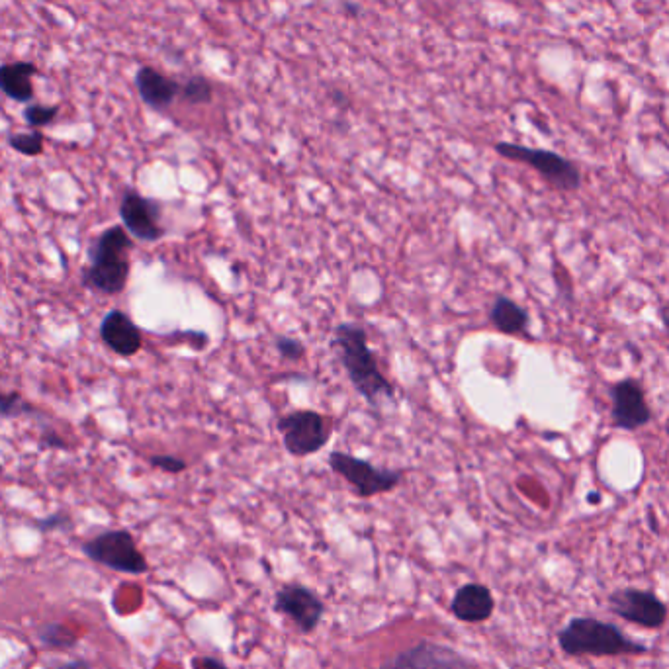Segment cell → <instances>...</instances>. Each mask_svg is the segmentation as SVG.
Masks as SVG:
<instances>
[{"instance_id": "1", "label": "cell", "mask_w": 669, "mask_h": 669, "mask_svg": "<svg viewBox=\"0 0 669 669\" xmlns=\"http://www.w3.org/2000/svg\"><path fill=\"white\" fill-rule=\"evenodd\" d=\"M331 347L345 368L353 388L372 409L382 400H394L396 388L378 366V358L368 345V333L357 323H339L331 337Z\"/></svg>"}, {"instance_id": "2", "label": "cell", "mask_w": 669, "mask_h": 669, "mask_svg": "<svg viewBox=\"0 0 669 669\" xmlns=\"http://www.w3.org/2000/svg\"><path fill=\"white\" fill-rule=\"evenodd\" d=\"M134 241L124 225H112L90 245L89 265L83 268L81 282L104 296H118L130 280V251Z\"/></svg>"}, {"instance_id": "3", "label": "cell", "mask_w": 669, "mask_h": 669, "mask_svg": "<svg viewBox=\"0 0 669 669\" xmlns=\"http://www.w3.org/2000/svg\"><path fill=\"white\" fill-rule=\"evenodd\" d=\"M558 644L568 656H626L644 654L648 648L630 640L619 626L576 617L558 632Z\"/></svg>"}, {"instance_id": "4", "label": "cell", "mask_w": 669, "mask_h": 669, "mask_svg": "<svg viewBox=\"0 0 669 669\" xmlns=\"http://www.w3.org/2000/svg\"><path fill=\"white\" fill-rule=\"evenodd\" d=\"M493 149L503 159L529 165L556 190L576 192L581 186L580 167L574 161H570V159H566V157H562L554 151L525 147V145L507 143V141L495 143Z\"/></svg>"}, {"instance_id": "5", "label": "cell", "mask_w": 669, "mask_h": 669, "mask_svg": "<svg viewBox=\"0 0 669 669\" xmlns=\"http://www.w3.org/2000/svg\"><path fill=\"white\" fill-rule=\"evenodd\" d=\"M327 464L337 476H341L353 488V493L362 499H370L396 490L403 480L402 470L378 468L364 458H358L341 450L331 452Z\"/></svg>"}, {"instance_id": "6", "label": "cell", "mask_w": 669, "mask_h": 669, "mask_svg": "<svg viewBox=\"0 0 669 669\" xmlns=\"http://www.w3.org/2000/svg\"><path fill=\"white\" fill-rule=\"evenodd\" d=\"M284 448L294 458H306L319 452L331 439L325 417L313 409H294L276 423Z\"/></svg>"}, {"instance_id": "7", "label": "cell", "mask_w": 669, "mask_h": 669, "mask_svg": "<svg viewBox=\"0 0 669 669\" xmlns=\"http://www.w3.org/2000/svg\"><path fill=\"white\" fill-rule=\"evenodd\" d=\"M83 552L92 562L106 566L114 572L141 576L149 570V564L128 531H106L83 544Z\"/></svg>"}, {"instance_id": "8", "label": "cell", "mask_w": 669, "mask_h": 669, "mask_svg": "<svg viewBox=\"0 0 669 669\" xmlns=\"http://www.w3.org/2000/svg\"><path fill=\"white\" fill-rule=\"evenodd\" d=\"M609 609L628 623L644 628H662L668 621L666 603L652 591L625 587L609 595Z\"/></svg>"}, {"instance_id": "9", "label": "cell", "mask_w": 669, "mask_h": 669, "mask_svg": "<svg viewBox=\"0 0 669 669\" xmlns=\"http://www.w3.org/2000/svg\"><path fill=\"white\" fill-rule=\"evenodd\" d=\"M611 421L621 431H638L652 421V409L640 380L623 378L609 386Z\"/></svg>"}, {"instance_id": "10", "label": "cell", "mask_w": 669, "mask_h": 669, "mask_svg": "<svg viewBox=\"0 0 669 669\" xmlns=\"http://www.w3.org/2000/svg\"><path fill=\"white\" fill-rule=\"evenodd\" d=\"M378 669H476L460 652L429 640H421L388 658Z\"/></svg>"}, {"instance_id": "11", "label": "cell", "mask_w": 669, "mask_h": 669, "mask_svg": "<svg viewBox=\"0 0 669 669\" xmlns=\"http://www.w3.org/2000/svg\"><path fill=\"white\" fill-rule=\"evenodd\" d=\"M120 218L126 231L137 241L155 243L165 235V227L161 225V204L141 196L134 188H128L122 196Z\"/></svg>"}, {"instance_id": "12", "label": "cell", "mask_w": 669, "mask_h": 669, "mask_svg": "<svg viewBox=\"0 0 669 669\" xmlns=\"http://www.w3.org/2000/svg\"><path fill=\"white\" fill-rule=\"evenodd\" d=\"M272 609L292 619L294 625L298 626L300 632L304 634L313 632L325 615L323 601L313 593L310 587L298 585V583L280 587L274 597Z\"/></svg>"}, {"instance_id": "13", "label": "cell", "mask_w": 669, "mask_h": 669, "mask_svg": "<svg viewBox=\"0 0 669 669\" xmlns=\"http://www.w3.org/2000/svg\"><path fill=\"white\" fill-rule=\"evenodd\" d=\"M100 337L104 345L120 355V357H135L143 347V333L134 323V319L122 310H112L100 323Z\"/></svg>"}, {"instance_id": "14", "label": "cell", "mask_w": 669, "mask_h": 669, "mask_svg": "<svg viewBox=\"0 0 669 669\" xmlns=\"http://www.w3.org/2000/svg\"><path fill=\"white\" fill-rule=\"evenodd\" d=\"M450 609L458 621L478 625L486 623L493 615L495 599L490 587L482 583H466L456 591Z\"/></svg>"}, {"instance_id": "15", "label": "cell", "mask_w": 669, "mask_h": 669, "mask_svg": "<svg viewBox=\"0 0 669 669\" xmlns=\"http://www.w3.org/2000/svg\"><path fill=\"white\" fill-rule=\"evenodd\" d=\"M135 87L139 92V98L149 108L159 112L167 110L177 100V96H180L179 83L149 65L141 67L135 73Z\"/></svg>"}, {"instance_id": "16", "label": "cell", "mask_w": 669, "mask_h": 669, "mask_svg": "<svg viewBox=\"0 0 669 669\" xmlns=\"http://www.w3.org/2000/svg\"><path fill=\"white\" fill-rule=\"evenodd\" d=\"M40 73L32 61L0 65V90L14 102L30 104L34 100V77Z\"/></svg>"}, {"instance_id": "17", "label": "cell", "mask_w": 669, "mask_h": 669, "mask_svg": "<svg viewBox=\"0 0 669 669\" xmlns=\"http://www.w3.org/2000/svg\"><path fill=\"white\" fill-rule=\"evenodd\" d=\"M490 321L499 333L521 337L529 333L531 317H529V312L523 306H519L515 300L507 296H497L491 304Z\"/></svg>"}, {"instance_id": "18", "label": "cell", "mask_w": 669, "mask_h": 669, "mask_svg": "<svg viewBox=\"0 0 669 669\" xmlns=\"http://www.w3.org/2000/svg\"><path fill=\"white\" fill-rule=\"evenodd\" d=\"M8 145L20 155L38 157V155L44 153L45 137L38 130L28 132V134H12L8 137Z\"/></svg>"}, {"instance_id": "19", "label": "cell", "mask_w": 669, "mask_h": 669, "mask_svg": "<svg viewBox=\"0 0 669 669\" xmlns=\"http://www.w3.org/2000/svg\"><path fill=\"white\" fill-rule=\"evenodd\" d=\"M180 98L192 106L212 102V85L204 77H192L180 85Z\"/></svg>"}, {"instance_id": "20", "label": "cell", "mask_w": 669, "mask_h": 669, "mask_svg": "<svg viewBox=\"0 0 669 669\" xmlns=\"http://www.w3.org/2000/svg\"><path fill=\"white\" fill-rule=\"evenodd\" d=\"M61 106L51 104V106H44V104H28V108H24V120L30 128L40 130L49 124H53L59 116Z\"/></svg>"}, {"instance_id": "21", "label": "cell", "mask_w": 669, "mask_h": 669, "mask_svg": "<svg viewBox=\"0 0 669 669\" xmlns=\"http://www.w3.org/2000/svg\"><path fill=\"white\" fill-rule=\"evenodd\" d=\"M34 407L18 392H0V417H18L30 413Z\"/></svg>"}, {"instance_id": "22", "label": "cell", "mask_w": 669, "mask_h": 669, "mask_svg": "<svg viewBox=\"0 0 669 669\" xmlns=\"http://www.w3.org/2000/svg\"><path fill=\"white\" fill-rule=\"evenodd\" d=\"M274 347L278 351V355L288 360V362H298L306 355V347L302 341H298L296 337L290 335H276L274 337Z\"/></svg>"}, {"instance_id": "23", "label": "cell", "mask_w": 669, "mask_h": 669, "mask_svg": "<svg viewBox=\"0 0 669 669\" xmlns=\"http://www.w3.org/2000/svg\"><path fill=\"white\" fill-rule=\"evenodd\" d=\"M42 640L44 644H51V646H61V648H69L77 642V638L73 636V632L69 628L61 625H47L42 630Z\"/></svg>"}, {"instance_id": "24", "label": "cell", "mask_w": 669, "mask_h": 669, "mask_svg": "<svg viewBox=\"0 0 669 669\" xmlns=\"http://www.w3.org/2000/svg\"><path fill=\"white\" fill-rule=\"evenodd\" d=\"M149 464L167 474H180L186 470V462L179 456H171V454H155L149 458Z\"/></svg>"}, {"instance_id": "25", "label": "cell", "mask_w": 669, "mask_h": 669, "mask_svg": "<svg viewBox=\"0 0 669 669\" xmlns=\"http://www.w3.org/2000/svg\"><path fill=\"white\" fill-rule=\"evenodd\" d=\"M63 527H71V517L63 515V513L51 515V517H47L45 521L40 523L42 531H53V529H63Z\"/></svg>"}, {"instance_id": "26", "label": "cell", "mask_w": 669, "mask_h": 669, "mask_svg": "<svg viewBox=\"0 0 669 669\" xmlns=\"http://www.w3.org/2000/svg\"><path fill=\"white\" fill-rule=\"evenodd\" d=\"M42 446H45V448H67L65 441L59 435L51 433V431L42 439Z\"/></svg>"}, {"instance_id": "27", "label": "cell", "mask_w": 669, "mask_h": 669, "mask_svg": "<svg viewBox=\"0 0 669 669\" xmlns=\"http://www.w3.org/2000/svg\"><path fill=\"white\" fill-rule=\"evenodd\" d=\"M658 315H660V321H662V325H664V329L668 331L669 335V304H664V306H660V310H658Z\"/></svg>"}, {"instance_id": "28", "label": "cell", "mask_w": 669, "mask_h": 669, "mask_svg": "<svg viewBox=\"0 0 669 669\" xmlns=\"http://www.w3.org/2000/svg\"><path fill=\"white\" fill-rule=\"evenodd\" d=\"M57 669H90L89 664L87 662H81V660H77V662H69V664H63L61 668Z\"/></svg>"}, {"instance_id": "29", "label": "cell", "mask_w": 669, "mask_h": 669, "mask_svg": "<svg viewBox=\"0 0 669 669\" xmlns=\"http://www.w3.org/2000/svg\"><path fill=\"white\" fill-rule=\"evenodd\" d=\"M227 2H243V0H227Z\"/></svg>"}]
</instances>
